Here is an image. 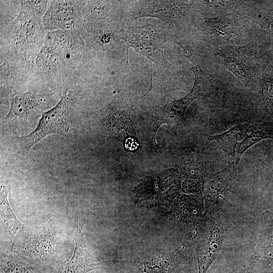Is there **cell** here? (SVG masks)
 <instances>
[{"label":"cell","instance_id":"ac0fdd59","mask_svg":"<svg viewBox=\"0 0 273 273\" xmlns=\"http://www.w3.org/2000/svg\"><path fill=\"white\" fill-rule=\"evenodd\" d=\"M125 146L128 149H133L136 147V142L129 138L125 142Z\"/></svg>","mask_w":273,"mask_h":273},{"label":"cell","instance_id":"52a82bcc","mask_svg":"<svg viewBox=\"0 0 273 273\" xmlns=\"http://www.w3.org/2000/svg\"><path fill=\"white\" fill-rule=\"evenodd\" d=\"M101 113L103 126L107 134L112 137H122L121 131L126 129L125 126H129L126 123H132V109L120 96L115 97L113 102Z\"/></svg>","mask_w":273,"mask_h":273},{"label":"cell","instance_id":"5b68a950","mask_svg":"<svg viewBox=\"0 0 273 273\" xmlns=\"http://www.w3.org/2000/svg\"><path fill=\"white\" fill-rule=\"evenodd\" d=\"M182 48L185 56L191 62L192 68L195 74V83L191 91L184 98L175 101H168L162 107L163 111L166 117L171 118L172 120L178 119L184 116L185 112L190 104L201 95L205 84V73L201 69L199 64L185 49Z\"/></svg>","mask_w":273,"mask_h":273},{"label":"cell","instance_id":"5bb4252c","mask_svg":"<svg viewBox=\"0 0 273 273\" xmlns=\"http://www.w3.org/2000/svg\"><path fill=\"white\" fill-rule=\"evenodd\" d=\"M10 189L8 185L1 186V217L5 231L14 237L23 228V224L17 218L9 204L8 194Z\"/></svg>","mask_w":273,"mask_h":273},{"label":"cell","instance_id":"277c9868","mask_svg":"<svg viewBox=\"0 0 273 273\" xmlns=\"http://www.w3.org/2000/svg\"><path fill=\"white\" fill-rule=\"evenodd\" d=\"M237 167L230 162L222 170L205 175L204 196L206 208L209 212L218 209L233 183Z\"/></svg>","mask_w":273,"mask_h":273},{"label":"cell","instance_id":"8992f818","mask_svg":"<svg viewBox=\"0 0 273 273\" xmlns=\"http://www.w3.org/2000/svg\"><path fill=\"white\" fill-rule=\"evenodd\" d=\"M187 6L184 2L172 1H143L138 3L134 16L160 19L168 25L183 14Z\"/></svg>","mask_w":273,"mask_h":273},{"label":"cell","instance_id":"7a4b0ae2","mask_svg":"<svg viewBox=\"0 0 273 273\" xmlns=\"http://www.w3.org/2000/svg\"><path fill=\"white\" fill-rule=\"evenodd\" d=\"M76 96L66 92L59 103L47 112H43L36 128L29 134L20 138L24 149L29 150L46 136L58 133L66 134L73 116Z\"/></svg>","mask_w":273,"mask_h":273},{"label":"cell","instance_id":"4fadbf2b","mask_svg":"<svg viewBox=\"0 0 273 273\" xmlns=\"http://www.w3.org/2000/svg\"><path fill=\"white\" fill-rule=\"evenodd\" d=\"M61 2L50 7L46 17L50 28H63L71 25L75 18V11L71 3Z\"/></svg>","mask_w":273,"mask_h":273},{"label":"cell","instance_id":"e0dca14e","mask_svg":"<svg viewBox=\"0 0 273 273\" xmlns=\"http://www.w3.org/2000/svg\"><path fill=\"white\" fill-rule=\"evenodd\" d=\"M262 97L265 104L273 109V82L265 81L262 86Z\"/></svg>","mask_w":273,"mask_h":273},{"label":"cell","instance_id":"2e32d148","mask_svg":"<svg viewBox=\"0 0 273 273\" xmlns=\"http://www.w3.org/2000/svg\"><path fill=\"white\" fill-rule=\"evenodd\" d=\"M1 273H40L33 265L19 259L2 257Z\"/></svg>","mask_w":273,"mask_h":273},{"label":"cell","instance_id":"6da1fadb","mask_svg":"<svg viewBox=\"0 0 273 273\" xmlns=\"http://www.w3.org/2000/svg\"><path fill=\"white\" fill-rule=\"evenodd\" d=\"M168 26L163 22L128 27L122 38L126 44V65H128V50L131 47L154 63L158 70L165 69L168 63L163 49L170 38Z\"/></svg>","mask_w":273,"mask_h":273},{"label":"cell","instance_id":"7c38bea8","mask_svg":"<svg viewBox=\"0 0 273 273\" xmlns=\"http://www.w3.org/2000/svg\"><path fill=\"white\" fill-rule=\"evenodd\" d=\"M273 139V121L252 124L250 133L240 142L236 148V167L243 153L250 147L262 140Z\"/></svg>","mask_w":273,"mask_h":273},{"label":"cell","instance_id":"3957f363","mask_svg":"<svg viewBox=\"0 0 273 273\" xmlns=\"http://www.w3.org/2000/svg\"><path fill=\"white\" fill-rule=\"evenodd\" d=\"M256 249L247 273L273 272V213L264 212L261 217Z\"/></svg>","mask_w":273,"mask_h":273},{"label":"cell","instance_id":"9a60e30c","mask_svg":"<svg viewBox=\"0 0 273 273\" xmlns=\"http://www.w3.org/2000/svg\"><path fill=\"white\" fill-rule=\"evenodd\" d=\"M209 32L222 39H230L238 34V27L234 22L222 18H211L206 21Z\"/></svg>","mask_w":273,"mask_h":273},{"label":"cell","instance_id":"30bf717a","mask_svg":"<svg viewBox=\"0 0 273 273\" xmlns=\"http://www.w3.org/2000/svg\"><path fill=\"white\" fill-rule=\"evenodd\" d=\"M103 262L97 261L89 253L83 236L79 232L75 240L73 255L60 273H87L98 268Z\"/></svg>","mask_w":273,"mask_h":273},{"label":"cell","instance_id":"9c48e42d","mask_svg":"<svg viewBox=\"0 0 273 273\" xmlns=\"http://www.w3.org/2000/svg\"><path fill=\"white\" fill-rule=\"evenodd\" d=\"M252 125L250 123L239 124L222 133L211 135L208 138L210 146L224 152L229 159L234 158L236 156L238 143L250 133Z\"/></svg>","mask_w":273,"mask_h":273},{"label":"cell","instance_id":"ba28073f","mask_svg":"<svg viewBox=\"0 0 273 273\" xmlns=\"http://www.w3.org/2000/svg\"><path fill=\"white\" fill-rule=\"evenodd\" d=\"M42 95L28 92L14 95L11 100L10 108L7 119L20 120H26L43 110L44 107Z\"/></svg>","mask_w":273,"mask_h":273},{"label":"cell","instance_id":"8fae6325","mask_svg":"<svg viewBox=\"0 0 273 273\" xmlns=\"http://www.w3.org/2000/svg\"><path fill=\"white\" fill-rule=\"evenodd\" d=\"M246 50L243 48L227 49L221 51L225 67L243 82L253 81L251 64Z\"/></svg>","mask_w":273,"mask_h":273}]
</instances>
